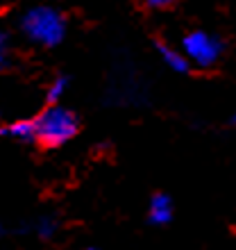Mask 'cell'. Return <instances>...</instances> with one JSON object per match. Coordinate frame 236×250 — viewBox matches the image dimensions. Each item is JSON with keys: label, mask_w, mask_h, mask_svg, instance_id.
Segmentation results:
<instances>
[{"label": "cell", "mask_w": 236, "mask_h": 250, "mask_svg": "<svg viewBox=\"0 0 236 250\" xmlns=\"http://www.w3.org/2000/svg\"><path fill=\"white\" fill-rule=\"evenodd\" d=\"M2 137H9L19 144H39L37 137V121L34 119H19L14 123L2 125Z\"/></svg>", "instance_id": "5b68a950"}, {"label": "cell", "mask_w": 236, "mask_h": 250, "mask_svg": "<svg viewBox=\"0 0 236 250\" xmlns=\"http://www.w3.org/2000/svg\"><path fill=\"white\" fill-rule=\"evenodd\" d=\"M9 50H12V39H9V32H0V64L2 68H9Z\"/></svg>", "instance_id": "9c48e42d"}, {"label": "cell", "mask_w": 236, "mask_h": 250, "mask_svg": "<svg viewBox=\"0 0 236 250\" xmlns=\"http://www.w3.org/2000/svg\"><path fill=\"white\" fill-rule=\"evenodd\" d=\"M175 216V207H173V200L168 193H155L148 203V223L157 225V228H164L168 225Z\"/></svg>", "instance_id": "277c9868"}, {"label": "cell", "mask_w": 236, "mask_h": 250, "mask_svg": "<svg viewBox=\"0 0 236 250\" xmlns=\"http://www.w3.org/2000/svg\"><path fill=\"white\" fill-rule=\"evenodd\" d=\"M145 5H150V7H166L171 0H143Z\"/></svg>", "instance_id": "30bf717a"}, {"label": "cell", "mask_w": 236, "mask_h": 250, "mask_svg": "<svg viewBox=\"0 0 236 250\" xmlns=\"http://www.w3.org/2000/svg\"><path fill=\"white\" fill-rule=\"evenodd\" d=\"M232 125H236V112L232 114Z\"/></svg>", "instance_id": "8fae6325"}, {"label": "cell", "mask_w": 236, "mask_h": 250, "mask_svg": "<svg viewBox=\"0 0 236 250\" xmlns=\"http://www.w3.org/2000/svg\"><path fill=\"white\" fill-rule=\"evenodd\" d=\"M155 48H157L161 62H164L173 73L184 75V73L191 71V62L186 60V55L182 53V48H173L171 43H166V41H155Z\"/></svg>", "instance_id": "8992f818"}, {"label": "cell", "mask_w": 236, "mask_h": 250, "mask_svg": "<svg viewBox=\"0 0 236 250\" xmlns=\"http://www.w3.org/2000/svg\"><path fill=\"white\" fill-rule=\"evenodd\" d=\"M84 250H100V248H93V246H91V248H84Z\"/></svg>", "instance_id": "7c38bea8"}, {"label": "cell", "mask_w": 236, "mask_h": 250, "mask_svg": "<svg viewBox=\"0 0 236 250\" xmlns=\"http://www.w3.org/2000/svg\"><path fill=\"white\" fill-rule=\"evenodd\" d=\"M19 30L30 43L41 48H57L66 39L68 21L57 7L37 5L30 7L19 21Z\"/></svg>", "instance_id": "6da1fadb"}, {"label": "cell", "mask_w": 236, "mask_h": 250, "mask_svg": "<svg viewBox=\"0 0 236 250\" xmlns=\"http://www.w3.org/2000/svg\"><path fill=\"white\" fill-rule=\"evenodd\" d=\"M59 230V221L53 216V214H41L37 221L32 223V232L37 234L39 239L48 241V239H53Z\"/></svg>", "instance_id": "52a82bcc"}, {"label": "cell", "mask_w": 236, "mask_h": 250, "mask_svg": "<svg viewBox=\"0 0 236 250\" xmlns=\"http://www.w3.org/2000/svg\"><path fill=\"white\" fill-rule=\"evenodd\" d=\"M68 75H57V78H53V82L48 84L46 89V105H59L61 103V98L66 96V91H68Z\"/></svg>", "instance_id": "ba28073f"}, {"label": "cell", "mask_w": 236, "mask_h": 250, "mask_svg": "<svg viewBox=\"0 0 236 250\" xmlns=\"http://www.w3.org/2000/svg\"><path fill=\"white\" fill-rule=\"evenodd\" d=\"M182 53L186 55V60L191 62L193 68L200 71H209L220 62L225 53V41L214 32H204V30H193V32L184 34L182 43Z\"/></svg>", "instance_id": "3957f363"}, {"label": "cell", "mask_w": 236, "mask_h": 250, "mask_svg": "<svg viewBox=\"0 0 236 250\" xmlns=\"http://www.w3.org/2000/svg\"><path fill=\"white\" fill-rule=\"evenodd\" d=\"M34 121L39 146L43 148H61L79 132V116L64 105H46V109L37 114Z\"/></svg>", "instance_id": "7a4b0ae2"}]
</instances>
